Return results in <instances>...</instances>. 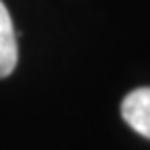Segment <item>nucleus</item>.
<instances>
[{
    "mask_svg": "<svg viewBox=\"0 0 150 150\" xmlns=\"http://www.w3.org/2000/svg\"><path fill=\"white\" fill-rule=\"evenodd\" d=\"M121 115L134 131L150 140V88L129 92L121 102Z\"/></svg>",
    "mask_w": 150,
    "mask_h": 150,
    "instance_id": "f257e3e1",
    "label": "nucleus"
},
{
    "mask_svg": "<svg viewBox=\"0 0 150 150\" xmlns=\"http://www.w3.org/2000/svg\"><path fill=\"white\" fill-rule=\"evenodd\" d=\"M19 59L17 48V33L13 27V19L4 2L0 0V79L13 73Z\"/></svg>",
    "mask_w": 150,
    "mask_h": 150,
    "instance_id": "f03ea898",
    "label": "nucleus"
}]
</instances>
